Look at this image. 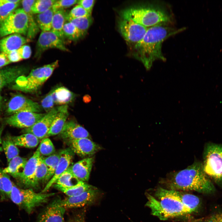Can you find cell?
<instances>
[{"label": "cell", "mask_w": 222, "mask_h": 222, "mask_svg": "<svg viewBox=\"0 0 222 222\" xmlns=\"http://www.w3.org/2000/svg\"><path fill=\"white\" fill-rule=\"evenodd\" d=\"M166 24L148 28L142 39L133 48L134 57L142 62L147 70L150 69L155 61H165L162 52L163 42L183 30L176 29Z\"/></svg>", "instance_id": "cell-1"}, {"label": "cell", "mask_w": 222, "mask_h": 222, "mask_svg": "<svg viewBox=\"0 0 222 222\" xmlns=\"http://www.w3.org/2000/svg\"><path fill=\"white\" fill-rule=\"evenodd\" d=\"M168 177L166 182L169 189L193 191L207 195H212L216 191L199 161H195L184 169L171 173Z\"/></svg>", "instance_id": "cell-2"}, {"label": "cell", "mask_w": 222, "mask_h": 222, "mask_svg": "<svg viewBox=\"0 0 222 222\" xmlns=\"http://www.w3.org/2000/svg\"><path fill=\"white\" fill-rule=\"evenodd\" d=\"M147 201L146 205L151 210V214L162 220L185 216L193 213L180 201L167 194L164 188H158L155 193L157 199L146 193Z\"/></svg>", "instance_id": "cell-3"}, {"label": "cell", "mask_w": 222, "mask_h": 222, "mask_svg": "<svg viewBox=\"0 0 222 222\" xmlns=\"http://www.w3.org/2000/svg\"><path fill=\"white\" fill-rule=\"evenodd\" d=\"M120 15L121 18L131 20L147 28L166 23L171 20L165 8L153 3L126 8L121 11Z\"/></svg>", "instance_id": "cell-4"}, {"label": "cell", "mask_w": 222, "mask_h": 222, "mask_svg": "<svg viewBox=\"0 0 222 222\" xmlns=\"http://www.w3.org/2000/svg\"><path fill=\"white\" fill-rule=\"evenodd\" d=\"M58 60L32 70L27 76H20L11 85L12 89L24 92H36L59 66Z\"/></svg>", "instance_id": "cell-5"}, {"label": "cell", "mask_w": 222, "mask_h": 222, "mask_svg": "<svg viewBox=\"0 0 222 222\" xmlns=\"http://www.w3.org/2000/svg\"><path fill=\"white\" fill-rule=\"evenodd\" d=\"M203 160L204 172L222 190V144L206 143L203 151Z\"/></svg>", "instance_id": "cell-6"}, {"label": "cell", "mask_w": 222, "mask_h": 222, "mask_svg": "<svg viewBox=\"0 0 222 222\" xmlns=\"http://www.w3.org/2000/svg\"><path fill=\"white\" fill-rule=\"evenodd\" d=\"M55 194L54 193H37L32 188H22L14 184L8 198L30 214L36 208L47 203Z\"/></svg>", "instance_id": "cell-7"}, {"label": "cell", "mask_w": 222, "mask_h": 222, "mask_svg": "<svg viewBox=\"0 0 222 222\" xmlns=\"http://www.w3.org/2000/svg\"><path fill=\"white\" fill-rule=\"evenodd\" d=\"M28 27L27 14L23 8L17 9L0 25V37L14 34L26 35Z\"/></svg>", "instance_id": "cell-8"}, {"label": "cell", "mask_w": 222, "mask_h": 222, "mask_svg": "<svg viewBox=\"0 0 222 222\" xmlns=\"http://www.w3.org/2000/svg\"><path fill=\"white\" fill-rule=\"evenodd\" d=\"M98 195L99 190L97 187L92 186L78 195L57 199L51 204L65 209L81 207L93 203Z\"/></svg>", "instance_id": "cell-9"}, {"label": "cell", "mask_w": 222, "mask_h": 222, "mask_svg": "<svg viewBox=\"0 0 222 222\" xmlns=\"http://www.w3.org/2000/svg\"><path fill=\"white\" fill-rule=\"evenodd\" d=\"M119 31L125 40L134 47L144 36L148 28L130 19L121 18L118 22Z\"/></svg>", "instance_id": "cell-10"}, {"label": "cell", "mask_w": 222, "mask_h": 222, "mask_svg": "<svg viewBox=\"0 0 222 222\" xmlns=\"http://www.w3.org/2000/svg\"><path fill=\"white\" fill-rule=\"evenodd\" d=\"M42 108L40 105L20 94L12 96L8 103L6 112L10 116L22 112L39 113Z\"/></svg>", "instance_id": "cell-11"}, {"label": "cell", "mask_w": 222, "mask_h": 222, "mask_svg": "<svg viewBox=\"0 0 222 222\" xmlns=\"http://www.w3.org/2000/svg\"><path fill=\"white\" fill-rule=\"evenodd\" d=\"M63 40L51 31L41 33L37 42L35 57L39 58L42 53L50 48H57L69 51Z\"/></svg>", "instance_id": "cell-12"}, {"label": "cell", "mask_w": 222, "mask_h": 222, "mask_svg": "<svg viewBox=\"0 0 222 222\" xmlns=\"http://www.w3.org/2000/svg\"><path fill=\"white\" fill-rule=\"evenodd\" d=\"M60 105L54 107L32 126L22 130L23 133H30L35 135L40 140L46 138L52 122L59 111Z\"/></svg>", "instance_id": "cell-13"}, {"label": "cell", "mask_w": 222, "mask_h": 222, "mask_svg": "<svg viewBox=\"0 0 222 222\" xmlns=\"http://www.w3.org/2000/svg\"><path fill=\"white\" fill-rule=\"evenodd\" d=\"M45 114L27 111L20 112L5 117L3 123L15 127L27 128L33 126Z\"/></svg>", "instance_id": "cell-14"}, {"label": "cell", "mask_w": 222, "mask_h": 222, "mask_svg": "<svg viewBox=\"0 0 222 222\" xmlns=\"http://www.w3.org/2000/svg\"><path fill=\"white\" fill-rule=\"evenodd\" d=\"M40 156L38 147L32 156L27 160L23 172L16 179L20 185L24 188H35V174Z\"/></svg>", "instance_id": "cell-15"}, {"label": "cell", "mask_w": 222, "mask_h": 222, "mask_svg": "<svg viewBox=\"0 0 222 222\" xmlns=\"http://www.w3.org/2000/svg\"><path fill=\"white\" fill-rule=\"evenodd\" d=\"M58 136L68 143L76 139L85 138L90 139V138L87 130L72 120L66 121Z\"/></svg>", "instance_id": "cell-16"}, {"label": "cell", "mask_w": 222, "mask_h": 222, "mask_svg": "<svg viewBox=\"0 0 222 222\" xmlns=\"http://www.w3.org/2000/svg\"><path fill=\"white\" fill-rule=\"evenodd\" d=\"M60 158L55 173L41 192L45 193L48 191L59 177L67 169L72 161L75 153L69 147L60 151Z\"/></svg>", "instance_id": "cell-17"}, {"label": "cell", "mask_w": 222, "mask_h": 222, "mask_svg": "<svg viewBox=\"0 0 222 222\" xmlns=\"http://www.w3.org/2000/svg\"><path fill=\"white\" fill-rule=\"evenodd\" d=\"M75 154L82 157H89L101 149L97 144L88 138L73 140L68 143Z\"/></svg>", "instance_id": "cell-18"}, {"label": "cell", "mask_w": 222, "mask_h": 222, "mask_svg": "<svg viewBox=\"0 0 222 222\" xmlns=\"http://www.w3.org/2000/svg\"><path fill=\"white\" fill-rule=\"evenodd\" d=\"M28 70L27 67L22 66L0 68V91L6 86L14 84L18 78L24 75Z\"/></svg>", "instance_id": "cell-19"}, {"label": "cell", "mask_w": 222, "mask_h": 222, "mask_svg": "<svg viewBox=\"0 0 222 222\" xmlns=\"http://www.w3.org/2000/svg\"><path fill=\"white\" fill-rule=\"evenodd\" d=\"M94 161L93 157L84 158L69 167L73 175L80 181H88Z\"/></svg>", "instance_id": "cell-20"}, {"label": "cell", "mask_w": 222, "mask_h": 222, "mask_svg": "<svg viewBox=\"0 0 222 222\" xmlns=\"http://www.w3.org/2000/svg\"><path fill=\"white\" fill-rule=\"evenodd\" d=\"M65 210L50 203L39 214L35 222H64Z\"/></svg>", "instance_id": "cell-21"}, {"label": "cell", "mask_w": 222, "mask_h": 222, "mask_svg": "<svg viewBox=\"0 0 222 222\" xmlns=\"http://www.w3.org/2000/svg\"><path fill=\"white\" fill-rule=\"evenodd\" d=\"M164 190L166 194L180 201L193 212H197L200 207V200L198 196L194 195L185 193L179 191L165 188H164Z\"/></svg>", "instance_id": "cell-22"}, {"label": "cell", "mask_w": 222, "mask_h": 222, "mask_svg": "<svg viewBox=\"0 0 222 222\" xmlns=\"http://www.w3.org/2000/svg\"><path fill=\"white\" fill-rule=\"evenodd\" d=\"M30 41L21 34L9 35L0 40V52L8 53L17 50Z\"/></svg>", "instance_id": "cell-23"}, {"label": "cell", "mask_w": 222, "mask_h": 222, "mask_svg": "<svg viewBox=\"0 0 222 222\" xmlns=\"http://www.w3.org/2000/svg\"><path fill=\"white\" fill-rule=\"evenodd\" d=\"M35 0L21 1L23 9L27 14L28 20V27L27 33V39L30 40L33 39L39 31L34 15L31 10Z\"/></svg>", "instance_id": "cell-24"}, {"label": "cell", "mask_w": 222, "mask_h": 222, "mask_svg": "<svg viewBox=\"0 0 222 222\" xmlns=\"http://www.w3.org/2000/svg\"><path fill=\"white\" fill-rule=\"evenodd\" d=\"M68 115V105H60V110L54 119L45 138L59 134L66 122Z\"/></svg>", "instance_id": "cell-25"}, {"label": "cell", "mask_w": 222, "mask_h": 222, "mask_svg": "<svg viewBox=\"0 0 222 222\" xmlns=\"http://www.w3.org/2000/svg\"><path fill=\"white\" fill-rule=\"evenodd\" d=\"M51 92L55 105H67L73 101L76 97L74 93L63 86L55 88Z\"/></svg>", "instance_id": "cell-26"}, {"label": "cell", "mask_w": 222, "mask_h": 222, "mask_svg": "<svg viewBox=\"0 0 222 222\" xmlns=\"http://www.w3.org/2000/svg\"><path fill=\"white\" fill-rule=\"evenodd\" d=\"M27 161V158L16 156L10 161L3 171L17 179L23 172Z\"/></svg>", "instance_id": "cell-27"}, {"label": "cell", "mask_w": 222, "mask_h": 222, "mask_svg": "<svg viewBox=\"0 0 222 222\" xmlns=\"http://www.w3.org/2000/svg\"><path fill=\"white\" fill-rule=\"evenodd\" d=\"M68 13L64 10H57L55 12L52 18L51 31L64 41L63 28L66 21Z\"/></svg>", "instance_id": "cell-28"}, {"label": "cell", "mask_w": 222, "mask_h": 222, "mask_svg": "<svg viewBox=\"0 0 222 222\" xmlns=\"http://www.w3.org/2000/svg\"><path fill=\"white\" fill-rule=\"evenodd\" d=\"M11 138L15 145L29 148L36 147L40 140L34 134L30 133L17 136H11Z\"/></svg>", "instance_id": "cell-29"}, {"label": "cell", "mask_w": 222, "mask_h": 222, "mask_svg": "<svg viewBox=\"0 0 222 222\" xmlns=\"http://www.w3.org/2000/svg\"><path fill=\"white\" fill-rule=\"evenodd\" d=\"M53 186L68 196L78 195L92 187V186L87 184L86 182L81 181L76 185L69 187H62L56 184H54Z\"/></svg>", "instance_id": "cell-30"}, {"label": "cell", "mask_w": 222, "mask_h": 222, "mask_svg": "<svg viewBox=\"0 0 222 222\" xmlns=\"http://www.w3.org/2000/svg\"><path fill=\"white\" fill-rule=\"evenodd\" d=\"M55 12L51 8L40 14H37L35 19L37 25L43 31L51 30L53 17Z\"/></svg>", "instance_id": "cell-31"}, {"label": "cell", "mask_w": 222, "mask_h": 222, "mask_svg": "<svg viewBox=\"0 0 222 222\" xmlns=\"http://www.w3.org/2000/svg\"><path fill=\"white\" fill-rule=\"evenodd\" d=\"M14 184L9 175L4 172L3 169L0 167V195L2 200L8 198Z\"/></svg>", "instance_id": "cell-32"}, {"label": "cell", "mask_w": 222, "mask_h": 222, "mask_svg": "<svg viewBox=\"0 0 222 222\" xmlns=\"http://www.w3.org/2000/svg\"><path fill=\"white\" fill-rule=\"evenodd\" d=\"M2 147L8 163L13 158L18 155L19 150L12 141L10 135L7 134L2 140Z\"/></svg>", "instance_id": "cell-33"}, {"label": "cell", "mask_w": 222, "mask_h": 222, "mask_svg": "<svg viewBox=\"0 0 222 222\" xmlns=\"http://www.w3.org/2000/svg\"><path fill=\"white\" fill-rule=\"evenodd\" d=\"M60 155V151L48 157H44L43 156V161L48 168L45 183H47L53 176L59 161Z\"/></svg>", "instance_id": "cell-34"}, {"label": "cell", "mask_w": 222, "mask_h": 222, "mask_svg": "<svg viewBox=\"0 0 222 222\" xmlns=\"http://www.w3.org/2000/svg\"><path fill=\"white\" fill-rule=\"evenodd\" d=\"M80 181L68 168L59 177L54 184L62 187H69L76 185Z\"/></svg>", "instance_id": "cell-35"}, {"label": "cell", "mask_w": 222, "mask_h": 222, "mask_svg": "<svg viewBox=\"0 0 222 222\" xmlns=\"http://www.w3.org/2000/svg\"><path fill=\"white\" fill-rule=\"evenodd\" d=\"M68 14L66 17V20L73 23L84 36L92 23L91 16L73 18L69 17Z\"/></svg>", "instance_id": "cell-36"}, {"label": "cell", "mask_w": 222, "mask_h": 222, "mask_svg": "<svg viewBox=\"0 0 222 222\" xmlns=\"http://www.w3.org/2000/svg\"><path fill=\"white\" fill-rule=\"evenodd\" d=\"M48 171V167L43 161V157L41 155L35 174L34 183L35 188L39 186L40 183H45Z\"/></svg>", "instance_id": "cell-37"}, {"label": "cell", "mask_w": 222, "mask_h": 222, "mask_svg": "<svg viewBox=\"0 0 222 222\" xmlns=\"http://www.w3.org/2000/svg\"><path fill=\"white\" fill-rule=\"evenodd\" d=\"M64 37L76 41L84 36L82 33L72 23L66 20L63 28Z\"/></svg>", "instance_id": "cell-38"}, {"label": "cell", "mask_w": 222, "mask_h": 222, "mask_svg": "<svg viewBox=\"0 0 222 222\" xmlns=\"http://www.w3.org/2000/svg\"><path fill=\"white\" fill-rule=\"evenodd\" d=\"M56 0H37L31 6V10L33 14L42 13L52 8Z\"/></svg>", "instance_id": "cell-39"}, {"label": "cell", "mask_w": 222, "mask_h": 222, "mask_svg": "<svg viewBox=\"0 0 222 222\" xmlns=\"http://www.w3.org/2000/svg\"><path fill=\"white\" fill-rule=\"evenodd\" d=\"M38 147L40 155L42 156L48 157L56 152L55 148L52 142L48 138L43 139Z\"/></svg>", "instance_id": "cell-40"}, {"label": "cell", "mask_w": 222, "mask_h": 222, "mask_svg": "<svg viewBox=\"0 0 222 222\" xmlns=\"http://www.w3.org/2000/svg\"><path fill=\"white\" fill-rule=\"evenodd\" d=\"M19 3H11L0 6V25L12 11L17 9Z\"/></svg>", "instance_id": "cell-41"}, {"label": "cell", "mask_w": 222, "mask_h": 222, "mask_svg": "<svg viewBox=\"0 0 222 222\" xmlns=\"http://www.w3.org/2000/svg\"><path fill=\"white\" fill-rule=\"evenodd\" d=\"M191 220V222H222V209H216L206 217Z\"/></svg>", "instance_id": "cell-42"}, {"label": "cell", "mask_w": 222, "mask_h": 222, "mask_svg": "<svg viewBox=\"0 0 222 222\" xmlns=\"http://www.w3.org/2000/svg\"><path fill=\"white\" fill-rule=\"evenodd\" d=\"M88 12L81 6L78 5L73 8L68 14V16L72 18H75L91 16Z\"/></svg>", "instance_id": "cell-43"}, {"label": "cell", "mask_w": 222, "mask_h": 222, "mask_svg": "<svg viewBox=\"0 0 222 222\" xmlns=\"http://www.w3.org/2000/svg\"><path fill=\"white\" fill-rule=\"evenodd\" d=\"M78 1L77 0H56L52 8L55 12L59 10H64L77 3Z\"/></svg>", "instance_id": "cell-44"}, {"label": "cell", "mask_w": 222, "mask_h": 222, "mask_svg": "<svg viewBox=\"0 0 222 222\" xmlns=\"http://www.w3.org/2000/svg\"><path fill=\"white\" fill-rule=\"evenodd\" d=\"M41 106L47 113L51 110L55 105L51 91L48 93L41 101Z\"/></svg>", "instance_id": "cell-45"}, {"label": "cell", "mask_w": 222, "mask_h": 222, "mask_svg": "<svg viewBox=\"0 0 222 222\" xmlns=\"http://www.w3.org/2000/svg\"><path fill=\"white\" fill-rule=\"evenodd\" d=\"M17 50L22 59H28L31 54V49L28 45H23Z\"/></svg>", "instance_id": "cell-46"}, {"label": "cell", "mask_w": 222, "mask_h": 222, "mask_svg": "<svg viewBox=\"0 0 222 222\" xmlns=\"http://www.w3.org/2000/svg\"><path fill=\"white\" fill-rule=\"evenodd\" d=\"M95 2L94 0H78L77 3L91 14Z\"/></svg>", "instance_id": "cell-47"}, {"label": "cell", "mask_w": 222, "mask_h": 222, "mask_svg": "<svg viewBox=\"0 0 222 222\" xmlns=\"http://www.w3.org/2000/svg\"><path fill=\"white\" fill-rule=\"evenodd\" d=\"M6 53L8 58L11 63L18 62L23 60L17 50Z\"/></svg>", "instance_id": "cell-48"}, {"label": "cell", "mask_w": 222, "mask_h": 222, "mask_svg": "<svg viewBox=\"0 0 222 222\" xmlns=\"http://www.w3.org/2000/svg\"><path fill=\"white\" fill-rule=\"evenodd\" d=\"M11 63L9 60L6 53H0V68Z\"/></svg>", "instance_id": "cell-49"}, {"label": "cell", "mask_w": 222, "mask_h": 222, "mask_svg": "<svg viewBox=\"0 0 222 222\" xmlns=\"http://www.w3.org/2000/svg\"><path fill=\"white\" fill-rule=\"evenodd\" d=\"M68 222H84V217L81 215H76L70 219Z\"/></svg>", "instance_id": "cell-50"}, {"label": "cell", "mask_w": 222, "mask_h": 222, "mask_svg": "<svg viewBox=\"0 0 222 222\" xmlns=\"http://www.w3.org/2000/svg\"><path fill=\"white\" fill-rule=\"evenodd\" d=\"M6 124H2L0 127V154L3 150L2 147V135L3 130L5 127ZM0 159V162L1 161Z\"/></svg>", "instance_id": "cell-51"}, {"label": "cell", "mask_w": 222, "mask_h": 222, "mask_svg": "<svg viewBox=\"0 0 222 222\" xmlns=\"http://www.w3.org/2000/svg\"><path fill=\"white\" fill-rule=\"evenodd\" d=\"M21 1L19 0H0V6L4 5L7 3H19Z\"/></svg>", "instance_id": "cell-52"}, {"label": "cell", "mask_w": 222, "mask_h": 222, "mask_svg": "<svg viewBox=\"0 0 222 222\" xmlns=\"http://www.w3.org/2000/svg\"><path fill=\"white\" fill-rule=\"evenodd\" d=\"M2 102V97L0 95V109L1 108Z\"/></svg>", "instance_id": "cell-53"}]
</instances>
